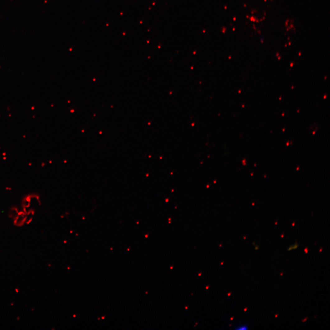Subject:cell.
<instances>
[{"label": "cell", "mask_w": 330, "mask_h": 330, "mask_svg": "<svg viewBox=\"0 0 330 330\" xmlns=\"http://www.w3.org/2000/svg\"><path fill=\"white\" fill-rule=\"evenodd\" d=\"M235 329L237 330H246L248 329V326L247 325H242L237 327V328H236Z\"/></svg>", "instance_id": "6da1fadb"}]
</instances>
